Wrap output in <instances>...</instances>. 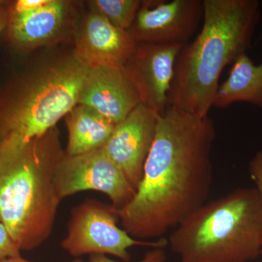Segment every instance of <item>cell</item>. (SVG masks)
<instances>
[{
	"label": "cell",
	"instance_id": "obj_1",
	"mask_svg": "<svg viewBox=\"0 0 262 262\" xmlns=\"http://www.w3.org/2000/svg\"><path fill=\"white\" fill-rule=\"evenodd\" d=\"M215 137L209 116L172 106L159 115L135 196L116 210L122 229L131 237L163 238L206 203L213 184L211 156Z\"/></svg>",
	"mask_w": 262,
	"mask_h": 262
},
{
	"label": "cell",
	"instance_id": "obj_2",
	"mask_svg": "<svg viewBox=\"0 0 262 262\" xmlns=\"http://www.w3.org/2000/svg\"><path fill=\"white\" fill-rule=\"evenodd\" d=\"M203 24L176 61L168 106L208 116L226 66L251 46L260 18L257 0H203Z\"/></svg>",
	"mask_w": 262,
	"mask_h": 262
},
{
	"label": "cell",
	"instance_id": "obj_3",
	"mask_svg": "<svg viewBox=\"0 0 262 262\" xmlns=\"http://www.w3.org/2000/svg\"><path fill=\"white\" fill-rule=\"evenodd\" d=\"M64 154L56 127L27 144L0 141V222L20 251L53 232L61 203L54 176Z\"/></svg>",
	"mask_w": 262,
	"mask_h": 262
},
{
	"label": "cell",
	"instance_id": "obj_4",
	"mask_svg": "<svg viewBox=\"0 0 262 262\" xmlns=\"http://www.w3.org/2000/svg\"><path fill=\"white\" fill-rule=\"evenodd\" d=\"M182 262H248L261 255L262 200L256 188H239L205 203L170 234Z\"/></svg>",
	"mask_w": 262,
	"mask_h": 262
},
{
	"label": "cell",
	"instance_id": "obj_5",
	"mask_svg": "<svg viewBox=\"0 0 262 262\" xmlns=\"http://www.w3.org/2000/svg\"><path fill=\"white\" fill-rule=\"evenodd\" d=\"M89 70L75 52L10 82L0 95V141L26 144L55 127L78 103Z\"/></svg>",
	"mask_w": 262,
	"mask_h": 262
},
{
	"label": "cell",
	"instance_id": "obj_6",
	"mask_svg": "<svg viewBox=\"0 0 262 262\" xmlns=\"http://www.w3.org/2000/svg\"><path fill=\"white\" fill-rule=\"evenodd\" d=\"M120 219L113 206L88 199L71 211L67 233L61 248L78 258L86 254L111 255L130 261L128 250L133 246L165 248L168 241H145L131 237L117 225Z\"/></svg>",
	"mask_w": 262,
	"mask_h": 262
},
{
	"label": "cell",
	"instance_id": "obj_7",
	"mask_svg": "<svg viewBox=\"0 0 262 262\" xmlns=\"http://www.w3.org/2000/svg\"><path fill=\"white\" fill-rule=\"evenodd\" d=\"M54 186L60 201L76 193L97 191L120 210L134 199L136 189L102 147L75 156L63 155L57 166Z\"/></svg>",
	"mask_w": 262,
	"mask_h": 262
},
{
	"label": "cell",
	"instance_id": "obj_8",
	"mask_svg": "<svg viewBox=\"0 0 262 262\" xmlns=\"http://www.w3.org/2000/svg\"><path fill=\"white\" fill-rule=\"evenodd\" d=\"M203 18L202 0H173L142 3L128 31L136 43H168L184 46Z\"/></svg>",
	"mask_w": 262,
	"mask_h": 262
},
{
	"label": "cell",
	"instance_id": "obj_9",
	"mask_svg": "<svg viewBox=\"0 0 262 262\" xmlns=\"http://www.w3.org/2000/svg\"><path fill=\"white\" fill-rule=\"evenodd\" d=\"M181 44L137 43L123 70L141 103L162 115L168 106V94Z\"/></svg>",
	"mask_w": 262,
	"mask_h": 262
},
{
	"label": "cell",
	"instance_id": "obj_10",
	"mask_svg": "<svg viewBox=\"0 0 262 262\" xmlns=\"http://www.w3.org/2000/svg\"><path fill=\"white\" fill-rule=\"evenodd\" d=\"M159 115L141 103L115 125L110 139L102 147L136 191L142 180Z\"/></svg>",
	"mask_w": 262,
	"mask_h": 262
},
{
	"label": "cell",
	"instance_id": "obj_11",
	"mask_svg": "<svg viewBox=\"0 0 262 262\" xmlns=\"http://www.w3.org/2000/svg\"><path fill=\"white\" fill-rule=\"evenodd\" d=\"M139 95L123 70L89 67L77 104L94 108L117 125L140 104Z\"/></svg>",
	"mask_w": 262,
	"mask_h": 262
},
{
	"label": "cell",
	"instance_id": "obj_12",
	"mask_svg": "<svg viewBox=\"0 0 262 262\" xmlns=\"http://www.w3.org/2000/svg\"><path fill=\"white\" fill-rule=\"evenodd\" d=\"M136 45L126 31L115 27L99 13H93L84 20L75 52L89 67L122 70Z\"/></svg>",
	"mask_w": 262,
	"mask_h": 262
},
{
	"label": "cell",
	"instance_id": "obj_13",
	"mask_svg": "<svg viewBox=\"0 0 262 262\" xmlns=\"http://www.w3.org/2000/svg\"><path fill=\"white\" fill-rule=\"evenodd\" d=\"M67 6L63 1L50 0L32 11L15 13L10 9L8 36L18 50L37 47L56 37L64 22Z\"/></svg>",
	"mask_w": 262,
	"mask_h": 262
},
{
	"label": "cell",
	"instance_id": "obj_14",
	"mask_svg": "<svg viewBox=\"0 0 262 262\" xmlns=\"http://www.w3.org/2000/svg\"><path fill=\"white\" fill-rule=\"evenodd\" d=\"M237 102L262 108V62L255 65L247 53L234 61L228 78L220 84L213 106L225 108Z\"/></svg>",
	"mask_w": 262,
	"mask_h": 262
},
{
	"label": "cell",
	"instance_id": "obj_15",
	"mask_svg": "<svg viewBox=\"0 0 262 262\" xmlns=\"http://www.w3.org/2000/svg\"><path fill=\"white\" fill-rule=\"evenodd\" d=\"M69 137L66 155L75 156L103 147L115 125L94 108L78 104L67 116Z\"/></svg>",
	"mask_w": 262,
	"mask_h": 262
},
{
	"label": "cell",
	"instance_id": "obj_16",
	"mask_svg": "<svg viewBox=\"0 0 262 262\" xmlns=\"http://www.w3.org/2000/svg\"><path fill=\"white\" fill-rule=\"evenodd\" d=\"M141 3L138 0H96L94 5L98 13L115 27L127 32L135 21Z\"/></svg>",
	"mask_w": 262,
	"mask_h": 262
},
{
	"label": "cell",
	"instance_id": "obj_17",
	"mask_svg": "<svg viewBox=\"0 0 262 262\" xmlns=\"http://www.w3.org/2000/svg\"><path fill=\"white\" fill-rule=\"evenodd\" d=\"M20 251L8 229L0 222V261L7 258L20 256Z\"/></svg>",
	"mask_w": 262,
	"mask_h": 262
},
{
	"label": "cell",
	"instance_id": "obj_18",
	"mask_svg": "<svg viewBox=\"0 0 262 262\" xmlns=\"http://www.w3.org/2000/svg\"><path fill=\"white\" fill-rule=\"evenodd\" d=\"M89 262H126L111 259L105 255L93 254L90 256ZM130 262V261H128ZM136 262H166V253L164 248H153L148 251L140 261Z\"/></svg>",
	"mask_w": 262,
	"mask_h": 262
},
{
	"label": "cell",
	"instance_id": "obj_19",
	"mask_svg": "<svg viewBox=\"0 0 262 262\" xmlns=\"http://www.w3.org/2000/svg\"><path fill=\"white\" fill-rule=\"evenodd\" d=\"M249 173L256 184V189L262 200V150L256 153L249 163Z\"/></svg>",
	"mask_w": 262,
	"mask_h": 262
},
{
	"label": "cell",
	"instance_id": "obj_20",
	"mask_svg": "<svg viewBox=\"0 0 262 262\" xmlns=\"http://www.w3.org/2000/svg\"><path fill=\"white\" fill-rule=\"evenodd\" d=\"M49 2L50 0H18L10 7V9L15 13H25L37 10Z\"/></svg>",
	"mask_w": 262,
	"mask_h": 262
},
{
	"label": "cell",
	"instance_id": "obj_21",
	"mask_svg": "<svg viewBox=\"0 0 262 262\" xmlns=\"http://www.w3.org/2000/svg\"><path fill=\"white\" fill-rule=\"evenodd\" d=\"M10 15V7L9 3L0 8V37L5 29L8 27Z\"/></svg>",
	"mask_w": 262,
	"mask_h": 262
},
{
	"label": "cell",
	"instance_id": "obj_22",
	"mask_svg": "<svg viewBox=\"0 0 262 262\" xmlns=\"http://www.w3.org/2000/svg\"><path fill=\"white\" fill-rule=\"evenodd\" d=\"M0 262H33L29 261V260L25 259V258H22L20 256H14V257H10L5 258V259L2 260ZM72 262H84L80 258H76Z\"/></svg>",
	"mask_w": 262,
	"mask_h": 262
},
{
	"label": "cell",
	"instance_id": "obj_23",
	"mask_svg": "<svg viewBox=\"0 0 262 262\" xmlns=\"http://www.w3.org/2000/svg\"><path fill=\"white\" fill-rule=\"evenodd\" d=\"M8 2L3 1V0H0V8L1 7L4 6V5H6Z\"/></svg>",
	"mask_w": 262,
	"mask_h": 262
},
{
	"label": "cell",
	"instance_id": "obj_24",
	"mask_svg": "<svg viewBox=\"0 0 262 262\" xmlns=\"http://www.w3.org/2000/svg\"><path fill=\"white\" fill-rule=\"evenodd\" d=\"M261 255H262V247H261Z\"/></svg>",
	"mask_w": 262,
	"mask_h": 262
}]
</instances>
